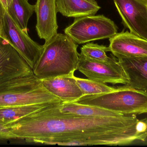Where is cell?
Wrapping results in <instances>:
<instances>
[{"label": "cell", "mask_w": 147, "mask_h": 147, "mask_svg": "<svg viewBox=\"0 0 147 147\" xmlns=\"http://www.w3.org/2000/svg\"><path fill=\"white\" fill-rule=\"evenodd\" d=\"M62 102L48 103L6 126L12 139L62 146H125L142 141L136 115L83 116L61 111Z\"/></svg>", "instance_id": "cell-1"}, {"label": "cell", "mask_w": 147, "mask_h": 147, "mask_svg": "<svg viewBox=\"0 0 147 147\" xmlns=\"http://www.w3.org/2000/svg\"><path fill=\"white\" fill-rule=\"evenodd\" d=\"M78 45L66 34L57 33L44 45L43 51L32 69L40 80L68 75L78 70Z\"/></svg>", "instance_id": "cell-2"}, {"label": "cell", "mask_w": 147, "mask_h": 147, "mask_svg": "<svg viewBox=\"0 0 147 147\" xmlns=\"http://www.w3.org/2000/svg\"><path fill=\"white\" fill-rule=\"evenodd\" d=\"M60 101L45 88L34 74L0 84V108Z\"/></svg>", "instance_id": "cell-3"}, {"label": "cell", "mask_w": 147, "mask_h": 147, "mask_svg": "<svg viewBox=\"0 0 147 147\" xmlns=\"http://www.w3.org/2000/svg\"><path fill=\"white\" fill-rule=\"evenodd\" d=\"M75 102L92 105L126 115L147 114V92L126 85L108 93L83 96Z\"/></svg>", "instance_id": "cell-4"}, {"label": "cell", "mask_w": 147, "mask_h": 147, "mask_svg": "<svg viewBox=\"0 0 147 147\" xmlns=\"http://www.w3.org/2000/svg\"><path fill=\"white\" fill-rule=\"evenodd\" d=\"M117 28L113 21L103 15H90L75 18L64 33L76 44H82L110 39L117 33Z\"/></svg>", "instance_id": "cell-5"}, {"label": "cell", "mask_w": 147, "mask_h": 147, "mask_svg": "<svg viewBox=\"0 0 147 147\" xmlns=\"http://www.w3.org/2000/svg\"><path fill=\"white\" fill-rule=\"evenodd\" d=\"M79 57L78 70L89 79L105 84L126 85L128 83L127 77L114 56L109 62L91 59L80 54Z\"/></svg>", "instance_id": "cell-6"}, {"label": "cell", "mask_w": 147, "mask_h": 147, "mask_svg": "<svg viewBox=\"0 0 147 147\" xmlns=\"http://www.w3.org/2000/svg\"><path fill=\"white\" fill-rule=\"evenodd\" d=\"M5 31L7 41L14 47L28 64L33 69L39 58L44 45H41L31 39L6 11Z\"/></svg>", "instance_id": "cell-7"}, {"label": "cell", "mask_w": 147, "mask_h": 147, "mask_svg": "<svg viewBox=\"0 0 147 147\" xmlns=\"http://www.w3.org/2000/svg\"><path fill=\"white\" fill-rule=\"evenodd\" d=\"M124 26L147 40V0H113Z\"/></svg>", "instance_id": "cell-8"}, {"label": "cell", "mask_w": 147, "mask_h": 147, "mask_svg": "<svg viewBox=\"0 0 147 147\" xmlns=\"http://www.w3.org/2000/svg\"><path fill=\"white\" fill-rule=\"evenodd\" d=\"M32 74V68L14 47L0 37V84Z\"/></svg>", "instance_id": "cell-9"}, {"label": "cell", "mask_w": 147, "mask_h": 147, "mask_svg": "<svg viewBox=\"0 0 147 147\" xmlns=\"http://www.w3.org/2000/svg\"><path fill=\"white\" fill-rule=\"evenodd\" d=\"M109 41V51L116 58L147 56V40L131 32L117 33Z\"/></svg>", "instance_id": "cell-10"}, {"label": "cell", "mask_w": 147, "mask_h": 147, "mask_svg": "<svg viewBox=\"0 0 147 147\" xmlns=\"http://www.w3.org/2000/svg\"><path fill=\"white\" fill-rule=\"evenodd\" d=\"M35 12L36 31L40 38L45 40L46 44L58 33L56 0H37Z\"/></svg>", "instance_id": "cell-11"}, {"label": "cell", "mask_w": 147, "mask_h": 147, "mask_svg": "<svg viewBox=\"0 0 147 147\" xmlns=\"http://www.w3.org/2000/svg\"><path fill=\"white\" fill-rule=\"evenodd\" d=\"M45 88L63 102H75L83 96L74 72L41 80Z\"/></svg>", "instance_id": "cell-12"}, {"label": "cell", "mask_w": 147, "mask_h": 147, "mask_svg": "<svg viewBox=\"0 0 147 147\" xmlns=\"http://www.w3.org/2000/svg\"><path fill=\"white\" fill-rule=\"evenodd\" d=\"M117 58L128 79L129 83L126 85L147 92V56Z\"/></svg>", "instance_id": "cell-13"}, {"label": "cell", "mask_w": 147, "mask_h": 147, "mask_svg": "<svg viewBox=\"0 0 147 147\" xmlns=\"http://www.w3.org/2000/svg\"><path fill=\"white\" fill-rule=\"evenodd\" d=\"M57 12L68 17L95 15L101 7L95 0H56Z\"/></svg>", "instance_id": "cell-14"}, {"label": "cell", "mask_w": 147, "mask_h": 147, "mask_svg": "<svg viewBox=\"0 0 147 147\" xmlns=\"http://www.w3.org/2000/svg\"><path fill=\"white\" fill-rule=\"evenodd\" d=\"M7 12L19 26L28 34V23L35 12V5L30 4L28 0H11Z\"/></svg>", "instance_id": "cell-15"}, {"label": "cell", "mask_w": 147, "mask_h": 147, "mask_svg": "<svg viewBox=\"0 0 147 147\" xmlns=\"http://www.w3.org/2000/svg\"><path fill=\"white\" fill-rule=\"evenodd\" d=\"M60 110L63 112L86 117H113L123 115V114L92 105L81 104L75 102H62Z\"/></svg>", "instance_id": "cell-16"}, {"label": "cell", "mask_w": 147, "mask_h": 147, "mask_svg": "<svg viewBox=\"0 0 147 147\" xmlns=\"http://www.w3.org/2000/svg\"><path fill=\"white\" fill-rule=\"evenodd\" d=\"M48 103L0 108V122L5 126L9 125L37 111Z\"/></svg>", "instance_id": "cell-17"}, {"label": "cell", "mask_w": 147, "mask_h": 147, "mask_svg": "<svg viewBox=\"0 0 147 147\" xmlns=\"http://www.w3.org/2000/svg\"><path fill=\"white\" fill-rule=\"evenodd\" d=\"M75 79L83 96L108 93L116 90L118 89V87H111L105 84L93 81L89 79H85L76 77Z\"/></svg>", "instance_id": "cell-18"}, {"label": "cell", "mask_w": 147, "mask_h": 147, "mask_svg": "<svg viewBox=\"0 0 147 147\" xmlns=\"http://www.w3.org/2000/svg\"><path fill=\"white\" fill-rule=\"evenodd\" d=\"M80 54L91 59L109 62L112 60L113 56L109 57L106 54L109 51V47L99 45L93 43H88L84 45L81 48Z\"/></svg>", "instance_id": "cell-19"}, {"label": "cell", "mask_w": 147, "mask_h": 147, "mask_svg": "<svg viewBox=\"0 0 147 147\" xmlns=\"http://www.w3.org/2000/svg\"><path fill=\"white\" fill-rule=\"evenodd\" d=\"M136 129L142 142L146 141L147 138V118L139 120L136 123Z\"/></svg>", "instance_id": "cell-20"}, {"label": "cell", "mask_w": 147, "mask_h": 147, "mask_svg": "<svg viewBox=\"0 0 147 147\" xmlns=\"http://www.w3.org/2000/svg\"><path fill=\"white\" fill-rule=\"evenodd\" d=\"M6 9L0 1V37L7 40L5 31V15Z\"/></svg>", "instance_id": "cell-21"}, {"label": "cell", "mask_w": 147, "mask_h": 147, "mask_svg": "<svg viewBox=\"0 0 147 147\" xmlns=\"http://www.w3.org/2000/svg\"><path fill=\"white\" fill-rule=\"evenodd\" d=\"M12 139L8 129L0 122V140H4Z\"/></svg>", "instance_id": "cell-22"}, {"label": "cell", "mask_w": 147, "mask_h": 147, "mask_svg": "<svg viewBox=\"0 0 147 147\" xmlns=\"http://www.w3.org/2000/svg\"><path fill=\"white\" fill-rule=\"evenodd\" d=\"M0 1L2 3L4 8L7 11V9L8 6L10 2H11V0H0Z\"/></svg>", "instance_id": "cell-23"}, {"label": "cell", "mask_w": 147, "mask_h": 147, "mask_svg": "<svg viewBox=\"0 0 147 147\" xmlns=\"http://www.w3.org/2000/svg\"></svg>", "instance_id": "cell-24"}]
</instances>
